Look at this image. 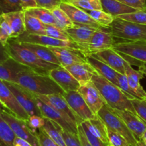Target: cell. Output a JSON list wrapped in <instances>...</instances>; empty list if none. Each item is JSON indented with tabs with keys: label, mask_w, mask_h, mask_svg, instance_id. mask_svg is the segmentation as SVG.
Masks as SVG:
<instances>
[{
	"label": "cell",
	"mask_w": 146,
	"mask_h": 146,
	"mask_svg": "<svg viewBox=\"0 0 146 146\" xmlns=\"http://www.w3.org/2000/svg\"><path fill=\"white\" fill-rule=\"evenodd\" d=\"M5 49L9 57L38 74L49 75L51 70L58 67L57 64L40 59L36 54L24 47L17 38L9 39Z\"/></svg>",
	"instance_id": "6da1fadb"
},
{
	"label": "cell",
	"mask_w": 146,
	"mask_h": 146,
	"mask_svg": "<svg viewBox=\"0 0 146 146\" xmlns=\"http://www.w3.org/2000/svg\"><path fill=\"white\" fill-rule=\"evenodd\" d=\"M13 83L19 84L35 94H63L64 92L49 75L38 74L31 69H27L19 73Z\"/></svg>",
	"instance_id": "7a4b0ae2"
},
{
	"label": "cell",
	"mask_w": 146,
	"mask_h": 146,
	"mask_svg": "<svg viewBox=\"0 0 146 146\" xmlns=\"http://www.w3.org/2000/svg\"><path fill=\"white\" fill-rule=\"evenodd\" d=\"M91 82L97 87L108 106L114 110H131L135 113L131 100L133 97L124 92L119 87L99 75L96 72Z\"/></svg>",
	"instance_id": "3957f363"
},
{
	"label": "cell",
	"mask_w": 146,
	"mask_h": 146,
	"mask_svg": "<svg viewBox=\"0 0 146 146\" xmlns=\"http://www.w3.org/2000/svg\"><path fill=\"white\" fill-rule=\"evenodd\" d=\"M109 27L114 38L124 41L146 40V25L115 17Z\"/></svg>",
	"instance_id": "277c9868"
},
{
	"label": "cell",
	"mask_w": 146,
	"mask_h": 146,
	"mask_svg": "<svg viewBox=\"0 0 146 146\" xmlns=\"http://www.w3.org/2000/svg\"><path fill=\"white\" fill-rule=\"evenodd\" d=\"M97 116L101 119L107 128L111 129L113 131L116 132L123 136L129 143L130 145L133 146L136 144L138 142L136 137L128 128L125 123L115 110L111 108L108 104H106L103 106L97 114Z\"/></svg>",
	"instance_id": "5b68a950"
},
{
	"label": "cell",
	"mask_w": 146,
	"mask_h": 146,
	"mask_svg": "<svg viewBox=\"0 0 146 146\" xmlns=\"http://www.w3.org/2000/svg\"><path fill=\"white\" fill-rule=\"evenodd\" d=\"M34 94V93H33ZM38 98L42 100L46 104H49L55 110H56L68 124L75 130L78 131V125L82 123V120L80 117L73 111L72 109L68 104L66 99L63 94H54L50 95H41V94H35Z\"/></svg>",
	"instance_id": "8992f818"
},
{
	"label": "cell",
	"mask_w": 146,
	"mask_h": 146,
	"mask_svg": "<svg viewBox=\"0 0 146 146\" xmlns=\"http://www.w3.org/2000/svg\"><path fill=\"white\" fill-rule=\"evenodd\" d=\"M1 116L8 123L17 137L27 140L32 146H40L36 136L37 130L31 129L27 125V120L16 117L5 109L1 110Z\"/></svg>",
	"instance_id": "52a82bcc"
},
{
	"label": "cell",
	"mask_w": 146,
	"mask_h": 146,
	"mask_svg": "<svg viewBox=\"0 0 146 146\" xmlns=\"http://www.w3.org/2000/svg\"><path fill=\"white\" fill-rule=\"evenodd\" d=\"M10 89L20 105L29 116L38 115L42 117L41 110L37 106L34 94L29 90L23 88L16 83L4 82Z\"/></svg>",
	"instance_id": "ba28073f"
},
{
	"label": "cell",
	"mask_w": 146,
	"mask_h": 146,
	"mask_svg": "<svg viewBox=\"0 0 146 146\" xmlns=\"http://www.w3.org/2000/svg\"><path fill=\"white\" fill-rule=\"evenodd\" d=\"M113 49L123 57L132 58L141 64L146 63V40L115 42Z\"/></svg>",
	"instance_id": "9c48e42d"
},
{
	"label": "cell",
	"mask_w": 146,
	"mask_h": 146,
	"mask_svg": "<svg viewBox=\"0 0 146 146\" xmlns=\"http://www.w3.org/2000/svg\"><path fill=\"white\" fill-rule=\"evenodd\" d=\"M0 102L2 107L19 118L27 120L29 115L23 109L12 92L4 81L0 80Z\"/></svg>",
	"instance_id": "30bf717a"
},
{
	"label": "cell",
	"mask_w": 146,
	"mask_h": 146,
	"mask_svg": "<svg viewBox=\"0 0 146 146\" xmlns=\"http://www.w3.org/2000/svg\"><path fill=\"white\" fill-rule=\"evenodd\" d=\"M17 40L21 42L31 43V44H37L45 47H68V48L80 50V47L73 41H65V40H58L53 38L47 35H38V34H29L24 32L19 37H17Z\"/></svg>",
	"instance_id": "8fae6325"
},
{
	"label": "cell",
	"mask_w": 146,
	"mask_h": 146,
	"mask_svg": "<svg viewBox=\"0 0 146 146\" xmlns=\"http://www.w3.org/2000/svg\"><path fill=\"white\" fill-rule=\"evenodd\" d=\"M64 98L72 109L73 111L80 117L82 121L96 118L97 115H94L84 99L78 91L64 92L63 94Z\"/></svg>",
	"instance_id": "7c38bea8"
},
{
	"label": "cell",
	"mask_w": 146,
	"mask_h": 146,
	"mask_svg": "<svg viewBox=\"0 0 146 146\" xmlns=\"http://www.w3.org/2000/svg\"><path fill=\"white\" fill-rule=\"evenodd\" d=\"M97 29L88 26L74 25V27L65 30L71 38V41L75 42L81 52L86 54H89L88 47L93 35Z\"/></svg>",
	"instance_id": "4fadbf2b"
},
{
	"label": "cell",
	"mask_w": 146,
	"mask_h": 146,
	"mask_svg": "<svg viewBox=\"0 0 146 146\" xmlns=\"http://www.w3.org/2000/svg\"><path fill=\"white\" fill-rule=\"evenodd\" d=\"M78 91L88 104V107L96 115H97L103 106L106 104L99 90L91 81L80 86Z\"/></svg>",
	"instance_id": "5bb4252c"
},
{
	"label": "cell",
	"mask_w": 146,
	"mask_h": 146,
	"mask_svg": "<svg viewBox=\"0 0 146 146\" xmlns=\"http://www.w3.org/2000/svg\"><path fill=\"white\" fill-rule=\"evenodd\" d=\"M59 7L66 13L74 25L88 26L96 29L101 27L85 10L81 9L71 3L64 1Z\"/></svg>",
	"instance_id": "9a60e30c"
},
{
	"label": "cell",
	"mask_w": 146,
	"mask_h": 146,
	"mask_svg": "<svg viewBox=\"0 0 146 146\" xmlns=\"http://www.w3.org/2000/svg\"><path fill=\"white\" fill-rule=\"evenodd\" d=\"M114 37L109 27H100L93 35L88 47L90 54H95L101 50L113 48Z\"/></svg>",
	"instance_id": "2e32d148"
},
{
	"label": "cell",
	"mask_w": 146,
	"mask_h": 146,
	"mask_svg": "<svg viewBox=\"0 0 146 146\" xmlns=\"http://www.w3.org/2000/svg\"><path fill=\"white\" fill-rule=\"evenodd\" d=\"M48 48L55 54L62 67L85 63L87 62L86 54L79 50L56 47H49Z\"/></svg>",
	"instance_id": "e0dca14e"
},
{
	"label": "cell",
	"mask_w": 146,
	"mask_h": 146,
	"mask_svg": "<svg viewBox=\"0 0 146 146\" xmlns=\"http://www.w3.org/2000/svg\"><path fill=\"white\" fill-rule=\"evenodd\" d=\"M49 76L64 92L78 91L80 83L64 67L58 66L49 72Z\"/></svg>",
	"instance_id": "ac0fdd59"
},
{
	"label": "cell",
	"mask_w": 146,
	"mask_h": 146,
	"mask_svg": "<svg viewBox=\"0 0 146 146\" xmlns=\"http://www.w3.org/2000/svg\"><path fill=\"white\" fill-rule=\"evenodd\" d=\"M115 111L122 118L128 128L131 130L137 140H141L143 135L146 130L145 122L136 113L131 110H115Z\"/></svg>",
	"instance_id": "d6986e66"
},
{
	"label": "cell",
	"mask_w": 146,
	"mask_h": 146,
	"mask_svg": "<svg viewBox=\"0 0 146 146\" xmlns=\"http://www.w3.org/2000/svg\"><path fill=\"white\" fill-rule=\"evenodd\" d=\"M34 96H35L36 98V104L38 108H39V110H41L43 117L49 119V120L54 121V123H57L62 127L64 130L74 133V134L78 135V131L74 130L56 110H55L54 107L50 106L49 104H46L41 100H40L35 94H34Z\"/></svg>",
	"instance_id": "ffe728a7"
},
{
	"label": "cell",
	"mask_w": 146,
	"mask_h": 146,
	"mask_svg": "<svg viewBox=\"0 0 146 146\" xmlns=\"http://www.w3.org/2000/svg\"><path fill=\"white\" fill-rule=\"evenodd\" d=\"M92 54L110 66L117 72L125 74L124 63L125 60L116 50H114L113 47L101 50Z\"/></svg>",
	"instance_id": "44dd1931"
},
{
	"label": "cell",
	"mask_w": 146,
	"mask_h": 146,
	"mask_svg": "<svg viewBox=\"0 0 146 146\" xmlns=\"http://www.w3.org/2000/svg\"><path fill=\"white\" fill-rule=\"evenodd\" d=\"M125 74L128 78L131 88L133 90L138 98L144 99L146 97V91L141 84V80L143 78L144 74L141 70H136L131 66V63L125 60L124 63Z\"/></svg>",
	"instance_id": "7402d4cb"
},
{
	"label": "cell",
	"mask_w": 146,
	"mask_h": 146,
	"mask_svg": "<svg viewBox=\"0 0 146 146\" xmlns=\"http://www.w3.org/2000/svg\"><path fill=\"white\" fill-rule=\"evenodd\" d=\"M86 56L87 62H88L91 65H92L94 70H96V72L99 75L102 76L103 77L108 80L111 82L113 83L116 86L118 85V79H117L118 72L116 71H115L113 69L111 68L110 66H108L105 62L101 61V60L93 55L92 54H86Z\"/></svg>",
	"instance_id": "603a6c76"
},
{
	"label": "cell",
	"mask_w": 146,
	"mask_h": 146,
	"mask_svg": "<svg viewBox=\"0 0 146 146\" xmlns=\"http://www.w3.org/2000/svg\"><path fill=\"white\" fill-rule=\"evenodd\" d=\"M29 68L9 57L5 62L0 63V80L14 82L19 73Z\"/></svg>",
	"instance_id": "cb8c5ba5"
},
{
	"label": "cell",
	"mask_w": 146,
	"mask_h": 146,
	"mask_svg": "<svg viewBox=\"0 0 146 146\" xmlns=\"http://www.w3.org/2000/svg\"><path fill=\"white\" fill-rule=\"evenodd\" d=\"M80 83L81 85L85 84L91 81L93 75L96 72L92 65L88 62L75 64L64 67Z\"/></svg>",
	"instance_id": "d4e9b609"
},
{
	"label": "cell",
	"mask_w": 146,
	"mask_h": 146,
	"mask_svg": "<svg viewBox=\"0 0 146 146\" xmlns=\"http://www.w3.org/2000/svg\"><path fill=\"white\" fill-rule=\"evenodd\" d=\"M24 10L1 14L12 30V38H17L26 31Z\"/></svg>",
	"instance_id": "484cf974"
},
{
	"label": "cell",
	"mask_w": 146,
	"mask_h": 146,
	"mask_svg": "<svg viewBox=\"0 0 146 146\" xmlns=\"http://www.w3.org/2000/svg\"><path fill=\"white\" fill-rule=\"evenodd\" d=\"M103 11L111 14L114 17H118L123 14H129L139 11L133 7L123 4L118 0H101Z\"/></svg>",
	"instance_id": "4316f807"
},
{
	"label": "cell",
	"mask_w": 146,
	"mask_h": 146,
	"mask_svg": "<svg viewBox=\"0 0 146 146\" xmlns=\"http://www.w3.org/2000/svg\"><path fill=\"white\" fill-rule=\"evenodd\" d=\"M83 123L86 125L87 128L95 137H98L106 144L110 145L107 134V127L101 118L97 116L96 118L85 120Z\"/></svg>",
	"instance_id": "83f0119b"
},
{
	"label": "cell",
	"mask_w": 146,
	"mask_h": 146,
	"mask_svg": "<svg viewBox=\"0 0 146 146\" xmlns=\"http://www.w3.org/2000/svg\"><path fill=\"white\" fill-rule=\"evenodd\" d=\"M21 44L24 47H27V49L31 50L34 54H36L41 60H44L46 62H48L49 63H52V64H55L58 66H61V64H60L57 57H56L55 54L53 53V52L48 47L43 45H40V44H31V43L27 42H21Z\"/></svg>",
	"instance_id": "f1b7e54d"
},
{
	"label": "cell",
	"mask_w": 146,
	"mask_h": 146,
	"mask_svg": "<svg viewBox=\"0 0 146 146\" xmlns=\"http://www.w3.org/2000/svg\"><path fill=\"white\" fill-rule=\"evenodd\" d=\"M41 129L44 130L59 146H67L61 133L62 127L49 119L45 118V125Z\"/></svg>",
	"instance_id": "f546056e"
},
{
	"label": "cell",
	"mask_w": 146,
	"mask_h": 146,
	"mask_svg": "<svg viewBox=\"0 0 146 146\" xmlns=\"http://www.w3.org/2000/svg\"><path fill=\"white\" fill-rule=\"evenodd\" d=\"M24 14V23L25 29L27 34H38V35H46L45 24L40 21L38 19L30 15L28 13L25 12Z\"/></svg>",
	"instance_id": "4dcf8cb0"
},
{
	"label": "cell",
	"mask_w": 146,
	"mask_h": 146,
	"mask_svg": "<svg viewBox=\"0 0 146 146\" xmlns=\"http://www.w3.org/2000/svg\"><path fill=\"white\" fill-rule=\"evenodd\" d=\"M24 11L28 13L30 15L38 19L44 24H51V25H55L56 27H59L51 10L47 9L45 8H42V7H34V8L29 9L25 10Z\"/></svg>",
	"instance_id": "1f68e13d"
},
{
	"label": "cell",
	"mask_w": 146,
	"mask_h": 146,
	"mask_svg": "<svg viewBox=\"0 0 146 146\" xmlns=\"http://www.w3.org/2000/svg\"><path fill=\"white\" fill-rule=\"evenodd\" d=\"M16 137L12 129L0 115V146H14Z\"/></svg>",
	"instance_id": "d6a6232c"
},
{
	"label": "cell",
	"mask_w": 146,
	"mask_h": 146,
	"mask_svg": "<svg viewBox=\"0 0 146 146\" xmlns=\"http://www.w3.org/2000/svg\"><path fill=\"white\" fill-rule=\"evenodd\" d=\"M51 11L54 14L60 28L64 30H66L74 27V24L69 18V17L59 7H56Z\"/></svg>",
	"instance_id": "836d02e7"
},
{
	"label": "cell",
	"mask_w": 146,
	"mask_h": 146,
	"mask_svg": "<svg viewBox=\"0 0 146 146\" xmlns=\"http://www.w3.org/2000/svg\"><path fill=\"white\" fill-rule=\"evenodd\" d=\"M86 11L102 27H109L115 19L113 16L108 14L103 10H92Z\"/></svg>",
	"instance_id": "e575fe53"
},
{
	"label": "cell",
	"mask_w": 146,
	"mask_h": 146,
	"mask_svg": "<svg viewBox=\"0 0 146 146\" xmlns=\"http://www.w3.org/2000/svg\"><path fill=\"white\" fill-rule=\"evenodd\" d=\"M23 10L20 0H0V15Z\"/></svg>",
	"instance_id": "d590c367"
},
{
	"label": "cell",
	"mask_w": 146,
	"mask_h": 146,
	"mask_svg": "<svg viewBox=\"0 0 146 146\" xmlns=\"http://www.w3.org/2000/svg\"><path fill=\"white\" fill-rule=\"evenodd\" d=\"M45 27L46 35L49 36L53 38L58 39L61 40H65V41H71V38L67 34L65 30L59 28L55 25H51V24H46Z\"/></svg>",
	"instance_id": "8d00e7d4"
},
{
	"label": "cell",
	"mask_w": 146,
	"mask_h": 146,
	"mask_svg": "<svg viewBox=\"0 0 146 146\" xmlns=\"http://www.w3.org/2000/svg\"><path fill=\"white\" fill-rule=\"evenodd\" d=\"M78 8L85 11L92 10H103L101 0H76V1H67Z\"/></svg>",
	"instance_id": "74e56055"
},
{
	"label": "cell",
	"mask_w": 146,
	"mask_h": 146,
	"mask_svg": "<svg viewBox=\"0 0 146 146\" xmlns=\"http://www.w3.org/2000/svg\"><path fill=\"white\" fill-rule=\"evenodd\" d=\"M12 30L7 20L0 15V42L5 47L9 40L12 38Z\"/></svg>",
	"instance_id": "f35d334b"
},
{
	"label": "cell",
	"mask_w": 146,
	"mask_h": 146,
	"mask_svg": "<svg viewBox=\"0 0 146 146\" xmlns=\"http://www.w3.org/2000/svg\"><path fill=\"white\" fill-rule=\"evenodd\" d=\"M119 18L139 24L146 25V11H136L119 16Z\"/></svg>",
	"instance_id": "ab89813d"
},
{
	"label": "cell",
	"mask_w": 146,
	"mask_h": 146,
	"mask_svg": "<svg viewBox=\"0 0 146 146\" xmlns=\"http://www.w3.org/2000/svg\"><path fill=\"white\" fill-rule=\"evenodd\" d=\"M107 134L111 146H131L126 139L119 133L107 128Z\"/></svg>",
	"instance_id": "60d3db41"
},
{
	"label": "cell",
	"mask_w": 146,
	"mask_h": 146,
	"mask_svg": "<svg viewBox=\"0 0 146 146\" xmlns=\"http://www.w3.org/2000/svg\"><path fill=\"white\" fill-rule=\"evenodd\" d=\"M117 79H118V87L124 92L126 93L127 94L130 95L131 97H133V98H138L136 94L133 92V90L131 88L128 83V78H127L126 75L125 74H121L118 73L117 74Z\"/></svg>",
	"instance_id": "b9f144b4"
},
{
	"label": "cell",
	"mask_w": 146,
	"mask_h": 146,
	"mask_svg": "<svg viewBox=\"0 0 146 146\" xmlns=\"http://www.w3.org/2000/svg\"><path fill=\"white\" fill-rule=\"evenodd\" d=\"M131 102L136 114L146 123V97L144 99L135 98L131 100Z\"/></svg>",
	"instance_id": "7bdbcfd3"
},
{
	"label": "cell",
	"mask_w": 146,
	"mask_h": 146,
	"mask_svg": "<svg viewBox=\"0 0 146 146\" xmlns=\"http://www.w3.org/2000/svg\"><path fill=\"white\" fill-rule=\"evenodd\" d=\"M36 136L40 146H59L43 129L38 130Z\"/></svg>",
	"instance_id": "ee69618b"
},
{
	"label": "cell",
	"mask_w": 146,
	"mask_h": 146,
	"mask_svg": "<svg viewBox=\"0 0 146 146\" xmlns=\"http://www.w3.org/2000/svg\"><path fill=\"white\" fill-rule=\"evenodd\" d=\"M27 125L34 130L42 128L45 125V117L38 115H31L27 120Z\"/></svg>",
	"instance_id": "f6af8a7d"
},
{
	"label": "cell",
	"mask_w": 146,
	"mask_h": 146,
	"mask_svg": "<svg viewBox=\"0 0 146 146\" xmlns=\"http://www.w3.org/2000/svg\"><path fill=\"white\" fill-rule=\"evenodd\" d=\"M61 133L67 146H82L78 135L67 132L63 129Z\"/></svg>",
	"instance_id": "bcb514c9"
},
{
	"label": "cell",
	"mask_w": 146,
	"mask_h": 146,
	"mask_svg": "<svg viewBox=\"0 0 146 146\" xmlns=\"http://www.w3.org/2000/svg\"><path fill=\"white\" fill-rule=\"evenodd\" d=\"M81 126H82V128L84 130V133H85L87 139L89 141L90 144L92 146H111V145H108L106 143H105L104 142H103L102 140H101L100 139H98V137H95L91 132L88 130V129L87 128L86 125L84 124V123H81Z\"/></svg>",
	"instance_id": "7dc6e473"
},
{
	"label": "cell",
	"mask_w": 146,
	"mask_h": 146,
	"mask_svg": "<svg viewBox=\"0 0 146 146\" xmlns=\"http://www.w3.org/2000/svg\"><path fill=\"white\" fill-rule=\"evenodd\" d=\"M37 7H42L47 9L52 10L58 7L64 0H36Z\"/></svg>",
	"instance_id": "c3c4849f"
},
{
	"label": "cell",
	"mask_w": 146,
	"mask_h": 146,
	"mask_svg": "<svg viewBox=\"0 0 146 146\" xmlns=\"http://www.w3.org/2000/svg\"><path fill=\"white\" fill-rule=\"evenodd\" d=\"M123 4L140 11H146V0H118Z\"/></svg>",
	"instance_id": "681fc988"
},
{
	"label": "cell",
	"mask_w": 146,
	"mask_h": 146,
	"mask_svg": "<svg viewBox=\"0 0 146 146\" xmlns=\"http://www.w3.org/2000/svg\"><path fill=\"white\" fill-rule=\"evenodd\" d=\"M78 135L80 139V141L82 144V146H92L87 139L81 124L78 125Z\"/></svg>",
	"instance_id": "f907efd6"
},
{
	"label": "cell",
	"mask_w": 146,
	"mask_h": 146,
	"mask_svg": "<svg viewBox=\"0 0 146 146\" xmlns=\"http://www.w3.org/2000/svg\"><path fill=\"white\" fill-rule=\"evenodd\" d=\"M21 6L24 11L31 8L37 7V4L36 0H20Z\"/></svg>",
	"instance_id": "816d5d0a"
},
{
	"label": "cell",
	"mask_w": 146,
	"mask_h": 146,
	"mask_svg": "<svg viewBox=\"0 0 146 146\" xmlns=\"http://www.w3.org/2000/svg\"><path fill=\"white\" fill-rule=\"evenodd\" d=\"M9 58V56L6 51L5 47L0 42V63L5 62Z\"/></svg>",
	"instance_id": "f5cc1de1"
},
{
	"label": "cell",
	"mask_w": 146,
	"mask_h": 146,
	"mask_svg": "<svg viewBox=\"0 0 146 146\" xmlns=\"http://www.w3.org/2000/svg\"><path fill=\"white\" fill-rule=\"evenodd\" d=\"M14 146H32L29 142H27V140H24V139H21L18 137H16L15 140H14Z\"/></svg>",
	"instance_id": "db71d44e"
},
{
	"label": "cell",
	"mask_w": 146,
	"mask_h": 146,
	"mask_svg": "<svg viewBox=\"0 0 146 146\" xmlns=\"http://www.w3.org/2000/svg\"><path fill=\"white\" fill-rule=\"evenodd\" d=\"M139 70H141L143 72L144 75L146 76V63H144L141 67H139Z\"/></svg>",
	"instance_id": "11a10c76"
},
{
	"label": "cell",
	"mask_w": 146,
	"mask_h": 146,
	"mask_svg": "<svg viewBox=\"0 0 146 146\" xmlns=\"http://www.w3.org/2000/svg\"><path fill=\"white\" fill-rule=\"evenodd\" d=\"M133 146H146V145L142 141V140H138V142L136 143V144H135V145H133Z\"/></svg>",
	"instance_id": "9f6ffc18"
},
{
	"label": "cell",
	"mask_w": 146,
	"mask_h": 146,
	"mask_svg": "<svg viewBox=\"0 0 146 146\" xmlns=\"http://www.w3.org/2000/svg\"><path fill=\"white\" fill-rule=\"evenodd\" d=\"M141 140H142V141L143 142V143L146 145V130H145V133H143V135L142 138H141Z\"/></svg>",
	"instance_id": "6f0895ef"
},
{
	"label": "cell",
	"mask_w": 146,
	"mask_h": 146,
	"mask_svg": "<svg viewBox=\"0 0 146 146\" xmlns=\"http://www.w3.org/2000/svg\"><path fill=\"white\" fill-rule=\"evenodd\" d=\"M76 1V0H64V1Z\"/></svg>",
	"instance_id": "680465c9"
},
{
	"label": "cell",
	"mask_w": 146,
	"mask_h": 146,
	"mask_svg": "<svg viewBox=\"0 0 146 146\" xmlns=\"http://www.w3.org/2000/svg\"><path fill=\"white\" fill-rule=\"evenodd\" d=\"M0 107H2V106H1V102H0ZM0 108H1V107H0ZM2 109V108H1Z\"/></svg>",
	"instance_id": "91938a15"
},
{
	"label": "cell",
	"mask_w": 146,
	"mask_h": 146,
	"mask_svg": "<svg viewBox=\"0 0 146 146\" xmlns=\"http://www.w3.org/2000/svg\"><path fill=\"white\" fill-rule=\"evenodd\" d=\"M1 108H0V115H1Z\"/></svg>",
	"instance_id": "94428289"
},
{
	"label": "cell",
	"mask_w": 146,
	"mask_h": 146,
	"mask_svg": "<svg viewBox=\"0 0 146 146\" xmlns=\"http://www.w3.org/2000/svg\"></svg>",
	"instance_id": "6125c7cd"
}]
</instances>
